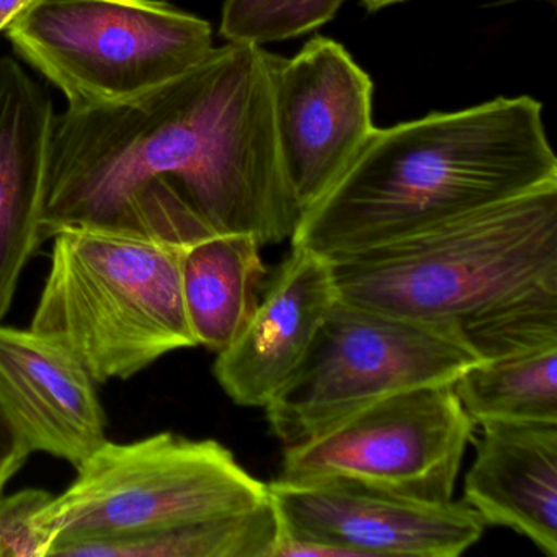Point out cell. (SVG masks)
Returning <instances> with one entry per match:
<instances>
[{
    "label": "cell",
    "mask_w": 557,
    "mask_h": 557,
    "mask_svg": "<svg viewBox=\"0 0 557 557\" xmlns=\"http://www.w3.org/2000/svg\"><path fill=\"white\" fill-rule=\"evenodd\" d=\"M275 58L226 44L138 99L57 112L41 240L74 226L182 247L231 233L262 247L292 239L299 210L276 141Z\"/></svg>",
    "instance_id": "1"
},
{
    "label": "cell",
    "mask_w": 557,
    "mask_h": 557,
    "mask_svg": "<svg viewBox=\"0 0 557 557\" xmlns=\"http://www.w3.org/2000/svg\"><path fill=\"white\" fill-rule=\"evenodd\" d=\"M557 185L531 97L430 113L371 133L337 184L299 216L292 244L332 260Z\"/></svg>",
    "instance_id": "2"
},
{
    "label": "cell",
    "mask_w": 557,
    "mask_h": 557,
    "mask_svg": "<svg viewBox=\"0 0 557 557\" xmlns=\"http://www.w3.org/2000/svg\"><path fill=\"white\" fill-rule=\"evenodd\" d=\"M331 265L342 301L446 325L466 342L498 315L557 299V185Z\"/></svg>",
    "instance_id": "3"
},
{
    "label": "cell",
    "mask_w": 557,
    "mask_h": 557,
    "mask_svg": "<svg viewBox=\"0 0 557 557\" xmlns=\"http://www.w3.org/2000/svg\"><path fill=\"white\" fill-rule=\"evenodd\" d=\"M32 331L66 347L96 383L128 380L197 347L182 293L185 247L107 227L54 234Z\"/></svg>",
    "instance_id": "4"
},
{
    "label": "cell",
    "mask_w": 557,
    "mask_h": 557,
    "mask_svg": "<svg viewBox=\"0 0 557 557\" xmlns=\"http://www.w3.org/2000/svg\"><path fill=\"white\" fill-rule=\"evenodd\" d=\"M76 469V481L38 515L53 549L239 513L270 498L269 484L226 446L172 432L133 443L107 440Z\"/></svg>",
    "instance_id": "5"
},
{
    "label": "cell",
    "mask_w": 557,
    "mask_h": 557,
    "mask_svg": "<svg viewBox=\"0 0 557 557\" xmlns=\"http://www.w3.org/2000/svg\"><path fill=\"white\" fill-rule=\"evenodd\" d=\"M5 32L73 107L138 99L214 48L207 21L164 0H35Z\"/></svg>",
    "instance_id": "6"
},
{
    "label": "cell",
    "mask_w": 557,
    "mask_h": 557,
    "mask_svg": "<svg viewBox=\"0 0 557 557\" xmlns=\"http://www.w3.org/2000/svg\"><path fill=\"white\" fill-rule=\"evenodd\" d=\"M478 363L453 327L337 299L301 364L267 404V419L283 445H299L376 400L455 383Z\"/></svg>",
    "instance_id": "7"
},
{
    "label": "cell",
    "mask_w": 557,
    "mask_h": 557,
    "mask_svg": "<svg viewBox=\"0 0 557 557\" xmlns=\"http://www.w3.org/2000/svg\"><path fill=\"white\" fill-rule=\"evenodd\" d=\"M455 383L400 391L285 446L280 481L342 479L400 497L446 504L455 497L474 435Z\"/></svg>",
    "instance_id": "8"
},
{
    "label": "cell",
    "mask_w": 557,
    "mask_h": 557,
    "mask_svg": "<svg viewBox=\"0 0 557 557\" xmlns=\"http://www.w3.org/2000/svg\"><path fill=\"white\" fill-rule=\"evenodd\" d=\"M373 83L335 40L315 37L273 64L280 159L299 216L354 164L374 132Z\"/></svg>",
    "instance_id": "9"
},
{
    "label": "cell",
    "mask_w": 557,
    "mask_h": 557,
    "mask_svg": "<svg viewBox=\"0 0 557 557\" xmlns=\"http://www.w3.org/2000/svg\"><path fill=\"white\" fill-rule=\"evenodd\" d=\"M269 492L283 533L345 547L355 557H458L487 527L465 500L430 504L342 479H276Z\"/></svg>",
    "instance_id": "10"
},
{
    "label": "cell",
    "mask_w": 557,
    "mask_h": 557,
    "mask_svg": "<svg viewBox=\"0 0 557 557\" xmlns=\"http://www.w3.org/2000/svg\"><path fill=\"white\" fill-rule=\"evenodd\" d=\"M0 410L32 453L83 465L107 442L96 380L47 335L0 325Z\"/></svg>",
    "instance_id": "11"
},
{
    "label": "cell",
    "mask_w": 557,
    "mask_h": 557,
    "mask_svg": "<svg viewBox=\"0 0 557 557\" xmlns=\"http://www.w3.org/2000/svg\"><path fill=\"white\" fill-rule=\"evenodd\" d=\"M331 260L293 246L233 344L218 354L213 373L244 407H265L293 376L337 302Z\"/></svg>",
    "instance_id": "12"
},
{
    "label": "cell",
    "mask_w": 557,
    "mask_h": 557,
    "mask_svg": "<svg viewBox=\"0 0 557 557\" xmlns=\"http://www.w3.org/2000/svg\"><path fill=\"white\" fill-rule=\"evenodd\" d=\"M48 90L12 57H0V321L41 240L53 132Z\"/></svg>",
    "instance_id": "13"
},
{
    "label": "cell",
    "mask_w": 557,
    "mask_h": 557,
    "mask_svg": "<svg viewBox=\"0 0 557 557\" xmlns=\"http://www.w3.org/2000/svg\"><path fill=\"white\" fill-rule=\"evenodd\" d=\"M465 502L485 524L523 534L557 557V423H482Z\"/></svg>",
    "instance_id": "14"
},
{
    "label": "cell",
    "mask_w": 557,
    "mask_h": 557,
    "mask_svg": "<svg viewBox=\"0 0 557 557\" xmlns=\"http://www.w3.org/2000/svg\"><path fill=\"white\" fill-rule=\"evenodd\" d=\"M252 234H218L185 247L182 293L197 345L223 351L243 331L259 302L267 269Z\"/></svg>",
    "instance_id": "15"
},
{
    "label": "cell",
    "mask_w": 557,
    "mask_h": 557,
    "mask_svg": "<svg viewBox=\"0 0 557 557\" xmlns=\"http://www.w3.org/2000/svg\"><path fill=\"white\" fill-rule=\"evenodd\" d=\"M280 518L272 498L239 513L112 540L60 544L51 557H272Z\"/></svg>",
    "instance_id": "16"
},
{
    "label": "cell",
    "mask_w": 557,
    "mask_h": 557,
    "mask_svg": "<svg viewBox=\"0 0 557 557\" xmlns=\"http://www.w3.org/2000/svg\"><path fill=\"white\" fill-rule=\"evenodd\" d=\"M474 423H557V345L481 361L455 381Z\"/></svg>",
    "instance_id": "17"
},
{
    "label": "cell",
    "mask_w": 557,
    "mask_h": 557,
    "mask_svg": "<svg viewBox=\"0 0 557 557\" xmlns=\"http://www.w3.org/2000/svg\"><path fill=\"white\" fill-rule=\"evenodd\" d=\"M345 0H226L220 34L227 44L262 47L318 30Z\"/></svg>",
    "instance_id": "18"
},
{
    "label": "cell",
    "mask_w": 557,
    "mask_h": 557,
    "mask_svg": "<svg viewBox=\"0 0 557 557\" xmlns=\"http://www.w3.org/2000/svg\"><path fill=\"white\" fill-rule=\"evenodd\" d=\"M53 497L44 488L0 495V557H50L54 541L38 515Z\"/></svg>",
    "instance_id": "19"
},
{
    "label": "cell",
    "mask_w": 557,
    "mask_h": 557,
    "mask_svg": "<svg viewBox=\"0 0 557 557\" xmlns=\"http://www.w3.org/2000/svg\"><path fill=\"white\" fill-rule=\"evenodd\" d=\"M30 455L32 449L27 443L0 410V492L4 491L8 482L21 471Z\"/></svg>",
    "instance_id": "20"
},
{
    "label": "cell",
    "mask_w": 557,
    "mask_h": 557,
    "mask_svg": "<svg viewBox=\"0 0 557 557\" xmlns=\"http://www.w3.org/2000/svg\"><path fill=\"white\" fill-rule=\"evenodd\" d=\"M34 2L35 0H0V34L8 30L9 25Z\"/></svg>",
    "instance_id": "21"
},
{
    "label": "cell",
    "mask_w": 557,
    "mask_h": 557,
    "mask_svg": "<svg viewBox=\"0 0 557 557\" xmlns=\"http://www.w3.org/2000/svg\"><path fill=\"white\" fill-rule=\"evenodd\" d=\"M363 2L364 8L368 11H381L384 8H391V5L404 4L407 0H361Z\"/></svg>",
    "instance_id": "22"
}]
</instances>
